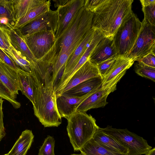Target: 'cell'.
I'll list each match as a JSON object with an SVG mask.
<instances>
[{
  "label": "cell",
  "mask_w": 155,
  "mask_h": 155,
  "mask_svg": "<svg viewBox=\"0 0 155 155\" xmlns=\"http://www.w3.org/2000/svg\"><path fill=\"white\" fill-rule=\"evenodd\" d=\"M94 13L82 7L76 14L64 31L55 40V60L61 65L82 42L92 28Z\"/></svg>",
  "instance_id": "6da1fadb"
},
{
  "label": "cell",
  "mask_w": 155,
  "mask_h": 155,
  "mask_svg": "<svg viewBox=\"0 0 155 155\" xmlns=\"http://www.w3.org/2000/svg\"><path fill=\"white\" fill-rule=\"evenodd\" d=\"M36 80L37 89L33 105L34 115L45 127H58L62 123L57 107L56 97L50 72L42 74L31 72Z\"/></svg>",
  "instance_id": "7a4b0ae2"
},
{
  "label": "cell",
  "mask_w": 155,
  "mask_h": 155,
  "mask_svg": "<svg viewBox=\"0 0 155 155\" xmlns=\"http://www.w3.org/2000/svg\"><path fill=\"white\" fill-rule=\"evenodd\" d=\"M133 0H104L93 12L92 27L113 39L122 22L133 12Z\"/></svg>",
  "instance_id": "3957f363"
},
{
  "label": "cell",
  "mask_w": 155,
  "mask_h": 155,
  "mask_svg": "<svg viewBox=\"0 0 155 155\" xmlns=\"http://www.w3.org/2000/svg\"><path fill=\"white\" fill-rule=\"evenodd\" d=\"M68 120L67 130L74 151H78L92 138L99 127L96 120L86 112H76Z\"/></svg>",
  "instance_id": "277c9868"
},
{
  "label": "cell",
  "mask_w": 155,
  "mask_h": 155,
  "mask_svg": "<svg viewBox=\"0 0 155 155\" xmlns=\"http://www.w3.org/2000/svg\"><path fill=\"white\" fill-rule=\"evenodd\" d=\"M142 23L133 12L124 21L113 38L118 55L126 56L131 51L142 27Z\"/></svg>",
  "instance_id": "5b68a950"
},
{
  "label": "cell",
  "mask_w": 155,
  "mask_h": 155,
  "mask_svg": "<svg viewBox=\"0 0 155 155\" xmlns=\"http://www.w3.org/2000/svg\"><path fill=\"white\" fill-rule=\"evenodd\" d=\"M100 129L127 148L128 155L145 154L151 149L146 140L126 129L113 128L110 126Z\"/></svg>",
  "instance_id": "8992f818"
},
{
  "label": "cell",
  "mask_w": 155,
  "mask_h": 155,
  "mask_svg": "<svg viewBox=\"0 0 155 155\" xmlns=\"http://www.w3.org/2000/svg\"><path fill=\"white\" fill-rule=\"evenodd\" d=\"M138 38L130 52L125 56L134 61L155 51V26L144 18Z\"/></svg>",
  "instance_id": "52a82bcc"
},
{
  "label": "cell",
  "mask_w": 155,
  "mask_h": 155,
  "mask_svg": "<svg viewBox=\"0 0 155 155\" xmlns=\"http://www.w3.org/2000/svg\"><path fill=\"white\" fill-rule=\"evenodd\" d=\"M57 28V11H53L50 9L42 15L17 29L25 38L42 31H52L55 34Z\"/></svg>",
  "instance_id": "ba28073f"
},
{
  "label": "cell",
  "mask_w": 155,
  "mask_h": 155,
  "mask_svg": "<svg viewBox=\"0 0 155 155\" xmlns=\"http://www.w3.org/2000/svg\"><path fill=\"white\" fill-rule=\"evenodd\" d=\"M55 34L52 31L37 32L25 37L28 48L36 59L46 54L55 42Z\"/></svg>",
  "instance_id": "9c48e42d"
},
{
  "label": "cell",
  "mask_w": 155,
  "mask_h": 155,
  "mask_svg": "<svg viewBox=\"0 0 155 155\" xmlns=\"http://www.w3.org/2000/svg\"><path fill=\"white\" fill-rule=\"evenodd\" d=\"M134 62L125 56L118 55L114 65L103 79V89L109 94L116 90L117 83Z\"/></svg>",
  "instance_id": "30bf717a"
},
{
  "label": "cell",
  "mask_w": 155,
  "mask_h": 155,
  "mask_svg": "<svg viewBox=\"0 0 155 155\" xmlns=\"http://www.w3.org/2000/svg\"><path fill=\"white\" fill-rule=\"evenodd\" d=\"M85 0H70L65 5L58 7V28L55 35V40L67 28L76 14L84 6Z\"/></svg>",
  "instance_id": "8fae6325"
},
{
  "label": "cell",
  "mask_w": 155,
  "mask_h": 155,
  "mask_svg": "<svg viewBox=\"0 0 155 155\" xmlns=\"http://www.w3.org/2000/svg\"><path fill=\"white\" fill-rule=\"evenodd\" d=\"M101 87V86L81 97L73 96L64 94L56 97V104L61 116L66 119L75 113L79 105L86 99Z\"/></svg>",
  "instance_id": "7c38bea8"
},
{
  "label": "cell",
  "mask_w": 155,
  "mask_h": 155,
  "mask_svg": "<svg viewBox=\"0 0 155 155\" xmlns=\"http://www.w3.org/2000/svg\"><path fill=\"white\" fill-rule=\"evenodd\" d=\"M95 30L94 28H91L82 42L69 57L65 63L63 73L54 87L59 84L64 80L77 64L88 47Z\"/></svg>",
  "instance_id": "4fadbf2b"
},
{
  "label": "cell",
  "mask_w": 155,
  "mask_h": 155,
  "mask_svg": "<svg viewBox=\"0 0 155 155\" xmlns=\"http://www.w3.org/2000/svg\"><path fill=\"white\" fill-rule=\"evenodd\" d=\"M118 56L113 39L104 37L95 46L88 60L97 65L109 58Z\"/></svg>",
  "instance_id": "5bb4252c"
},
{
  "label": "cell",
  "mask_w": 155,
  "mask_h": 155,
  "mask_svg": "<svg viewBox=\"0 0 155 155\" xmlns=\"http://www.w3.org/2000/svg\"><path fill=\"white\" fill-rule=\"evenodd\" d=\"M100 76H101L97 65L88 60L73 75L61 94L82 82Z\"/></svg>",
  "instance_id": "9a60e30c"
},
{
  "label": "cell",
  "mask_w": 155,
  "mask_h": 155,
  "mask_svg": "<svg viewBox=\"0 0 155 155\" xmlns=\"http://www.w3.org/2000/svg\"><path fill=\"white\" fill-rule=\"evenodd\" d=\"M20 91L34 104L36 97L37 85L34 74L21 69L17 71Z\"/></svg>",
  "instance_id": "2e32d148"
},
{
  "label": "cell",
  "mask_w": 155,
  "mask_h": 155,
  "mask_svg": "<svg viewBox=\"0 0 155 155\" xmlns=\"http://www.w3.org/2000/svg\"><path fill=\"white\" fill-rule=\"evenodd\" d=\"M0 81L16 98L20 91L17 72L2 62H0Z\"/></svg>",
  "instance_id": "e0dca14e"
},
{
  "label": "cell",
  "mask_w": 155,
  "mask_h": 155,
  "mask_svg": "<svg viewBox=\"0 0 155 155\" xmlns=\"http://www.w3.org/2000/svg\"><path fill=\"white\" fill-rule=\"evenodd\" d=\"M108 95L101 87L85 100L78 107L76 112H86L91 109L104 107L108 103L107 99Z\"/></svg>",
  "instance_id": "ac0fdd59"
},
{
  "label": "cell",
  "mask_w": 155,
  "mask_h": 155,
  "mask_svg": "<svg viewBox=\"0 0 155 155\" xmlns=\"http://www.w3.org/2000/svg\"><path fill=\"white\" fill-rule=\"evenodd\" d=\"M95 140L109 150L128 155V150L115 139L102 131L99 127L93 137Z\"/></svg>",
  "instance_id": "d6986e66"
},
{
  "label": "cell",
  "mask_w": 155,
  "mask_h": 155,
  "mask_svg": "<svg viewBox=\"0 0 155 155\" xmlns=\"http://www.w3.org/2000/svg\"><path fill=\"white\" fill-rule=\"evenodd\" d=\"M9 33L12 47L30 63L35 61V58L26 44L24 37L18 30L15 28L9 30Z\"/></svg>",
  "instance_id": "ffe728a7"
},
{
  "label": "cell",
  "mask_w": 155,
  "mask_h": 155,
  "mask_svg": "<svg viewBox=\"0 0 155 155\" xmlns=\"http://www.w3.org/2000/svg\"><path fill=\"white\" fill-rule=\"evenodd\" d=\"M102 81L103 78L101 76L91 78L62 94L73 96H82L101 86Z\"/></svg>",
  "instance_id": "44dd1931"
},
{
  "label": "cell",
  "mask_w": 155,
  "mask_h": 155,
  "mask_svg": "<svg viewBox=\"0 0 155 155\" xmlns=\"http://www.w3.org/2000/svg\"><path fill=\"white\" fill-rule=\"evenodd\" d=\"M34 135L31 130L22 132L7 155H26L33 142Z\"/></svg>",
  "instance_id": "7402d4cb"
},
{
  "label": "cell",
  "mask_w": 155,
  "mask_h": 155,
  "mask_svg": "<svg viewBox=\"0 0 155 155\" xmlns=\"http://www.w3.org/2000/svg\"><path fill=\"white\" fill-rule=\"evenodd\" d=\"M14 0H0V23L8 30L14 28L16 21Z\"/></svg>",
  "instance_id": "603a6c76"
},
{
  "label": "cell",
  "mask_w": 155,
  "mask_h": 155,
  "mask_svg": "<svg viewBox=\"0 0 155 155\" xmlns=\"http://www.w3.org/2000/svg\"><path fill=\"white\" fill-rule=\"evenodd\" d=\"M51 2L46 0L41 4L31 8L17 22L14 28L18 29L36 19L50 9Z\"/></svg>",
  "instance_id": "cb8c5ba5"
},
{
  "label": "cell",
  "mask_w": 155,
  "mask_h": 155,
  "mask_svg": "<svg viewBox=\"0 0 155 155\" xmlns=\"http://www.w3.org/2000/svg\"><path fill=\"white\" fill-rule=\"evenodd\" d=\"M45 1L14 0L13 8L16 23L31 8L41 4Z\"/></svg>",
  "instance_id": "d4e9b609"
},
{
  "label": "cell",
  "mask_w": 155,
  "mask_h": 155,
  "mask_svg": "<svg viewBox=\"0 0 155 155\" xmlns=\"http://www.w3.org/2000/svg\"><path fill=\"white\" fill-rule=\"evenodd\" d=\"M83 155H126L111 151L101 145L93 138L80 150Z\"/></svg>",
  "instance_id": "484cf974"
},
{
  "label": "cell",
  "mask_w": 155,
  "mask_h": 155,
  "mask_svg": "<svg viewBox=\"0 0 155 155\" xmlns=\"http://www.w3.org/2000/svg\"><path fill=\"white\" fill-rule=\"evenodd\" d=\"M5 52L19 68L26 72H31V64L29 61L16 50L12 46Z\"/></svg>",
  "instance_id": "4316f807"
},
{
  "label": "cell",
  "mask_w": 155,
  "mask_h": 155,
  "mask_svg": "<svg viewBox=\"0 0 155 155\" xmlns=\"http://www.w3.org/2000/svg\"><path fill=\"white\" fill-rule=\"evenodd\" d=\"M134 70L138 75L155 82V68L147 66L138 62L135 64Z\"/></svg>",
  "instance_id": "83f0119b"
},
{
  "label": "cell",
  "mask_w": 155,
  "mask_h": 155,
  "mask_svg": "<svg viewBox=\"0 0 155 155\" xmlns=\"http://www.w3.org/2000/svg\"><path fill=\"white\" fill-rule=\"evenodd\" d=\"M55 140L54 137L48 136L39 149L38 155H55Z\"/></svg>",
  "instance_id": "f1b7e54d"
},
{
  "label": "cell",
  "mask_w": 155,
  "mask_h": 155,
  "mask_svg": "<svg viewBox=\"0 0 155 155\" xmlns=\"http://www.w3.org/2000/svg\"><path fill=\"white\" fill-rule=\"evenodd\" d=\"M118 56L111 58L96 65L100 76L103 79L114 65Z\"/></svg>",
  "instance_id": "f546056e"
},
{
  "label": "cell",
  "mask_w": 155,
  "mask_h": 155,
  "mask_svg": "<svg viewBox=\"0 0 155 155\" xmlns=\"http://www.w3.org/2000/svg\"><path fill=\"white\" fill-rule=\"evenodd\" d=\"M0 97L9 102L15 108H19L20 103L17 101L9 91L0 81Z\"/></svg>",
  "instance_id": "4dcf8cb0"
},
{
  "label": "cell",
  "mask_w": 155,
  "mask_h": 155,
  "mask_svg": "<svg viewBox=\"0 0 155 155\" xmlns=\"http://www.w3.org/2000/svg\"><path fill=\"white\" fill-rule=\"evenodd\" d=\"M9 30L0 27V48L5 52L9 50L12 46Z\"/></svg>",
  "instance_id": "1f68e13d"
},
{
  "label": "cell",
  "mask_w": 155,
  "mask_h": 155,
  "mask_svg": "<svg viewBox=\"0 0 155 155\" xmlns=\"http://www.w3.org/2000/svg\"><path fill=\"white\" fill-rule=\"evenodd\" d=\"M144 18L151 25L155 26V4L142 7Z\"/></svg>",
  "instance_id": "d6a6232c"
},
{
  "label": "cell",
  "mask_w": 155,
  "mask_h": 155,
  "mask_svg": "<svg viewBox=\"0 0 155 155\" xmlns=\"http://www.w3.org/2000/svg\"><path fill=\"white\" fill-rule=\"evenodd\" d=\"M0 61L16 71L19 69L14 61L2 49L0 48Z\"/></svg>",
  "instance_id": "836d02e7"
},
{
  "label": "cell",
  "mask_w": 155,
  "mask_h": 155,
  "mask_svg": "<svg viewBox=\"0 0 155 155\" xmlns=\"http://www.w3.org/2000/svg\"><path fill=\"white\" fill-rule=\"evenodd\" d=\"M154 53H150L141 58L138 62L152 67L155 68V54Z\"/></svg>",
  "instance_id": "e575fe53"
},
{
  "label": "cell",
  "mask_w": 155,
  "mask_h": 155,
  "mask_svg": "<svg viewBox=\"0 0 155 155\" xmlns=\"http://www.w3.org/2000/svg\"><path fill=\"white\" fill-rule=\"evenodd\" d=\"M104 1V0H85L84 7L93 13Z\"/></svg>",
  "instance_id": "d590c367"
},
{
  "label": "cell",
  "mask_w": 155,
  "mask_h": 155,
  "mask_svg": "<svg viewBox=\"0 0 155 155\" xmlns=\"http://www.w3.org/2000/svg\"><path fill=\"white\" fill-rule=\"evenodd\" d=\"M3 102L2 99L0 97V141L6 134L3 123V114L2 110Z\"/></svg>",
  "instance_id": "8d00e7d4"
},
{
  "label": "cell",
  "mask_w": 155,
  "mask_h": 155,
  "mask_svg": "<svg viewBox=\"0 0 155 155\" xmlns=\"http://www.w3.org/2000/svg\"><path fill=\"white\" fill-rule=\"evenodd\" d=\"M70 0H53L54 6L55 8H58L63 6L67 4Z\"/></svg>",
  "instance_id": "74e56055"
},
{
  "label": "cell",
  "mask_w": 155,
  "mask_h": 155,
  "mask_svg": "<svg viewBox=\"0 0 155 155\" xmlns=\"http://www.w3.org/2000/svg\"><path fill=\"white\" fill-rule=\"evenodd\" d=\"M140 1L142 7L155 4V0H141Z\"/></svg>",
  "instance_id": "f35d334b"
},
{
  "label": "cell",
  "mask_w": 155,
  "mask_h": 155,
  "mask_svg": "<svg viewBox=\"0 0 155 155\" xmlns=\"http://www.w3.org/2000/svg\"><path fill=\"white\" fill-rule=\"evenodd\" d=\"M145 155H155V148L151 149Z\"/></svg>",
  "instance_id": "ab89813d"
},
{
  "label": "cell",
  "mask_w": 155,
  "mask_h": 155,
  "mask_svg": "<svg viewBox=\"0 0 155 155\" xmlns=\"http://www.w3.org/2000/svg\"><path fill=\"white\" fill-rule=\"evenodd\" d=\"M0 27H1L2 28H3L8 29L7 28H6L4 26H3L0 23Z\"/></svg>",
  "instance_id": "60d3db41"
},
{
  "label": "cell",
  "mask_w": 155,
  "mask_h": 155,
  "mask_svg": "<svg viewBox=\"0 0 155 155\" xmlns=\"http://www.w3.org/2000/svg\"><path fill=\"white\" fill-rule=\"evenodd\" d=\"M71 155H83L81 153L80 154H71Z\"/></svg>",
  "instance_id": "b9f144b4"
},
{
  "label": "cell",
  "mask_w": 155,
  "mask_h": 155,
  "mask_svg": "<svg viewBox=\"0 0 155 155\" xmlns=\"http://www.w3.org/2000/svg\"><path fill=\"white\" fill-rule=\"evenodd\" d=\"M4 155H7V154H5Z\"/></svg>",
  "instance_id": "7bdbcfd3"
},
{
  "label": "cell",
  "mask_w": 155,
  "mask_h": 155,
  "mask_svg": "<svg viewBox=\"0 0 155 155\" xmlns=\"http://www.w3.org/2000/svg\"><path fill=\"white\" fill-rule=\"evenodd\" d=\"M0 62H1V61H0Z\"/></svg>",
  "instance_id": "ee69618b"
}]
</instances>
